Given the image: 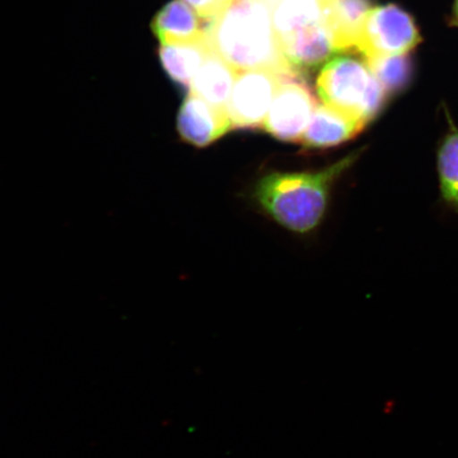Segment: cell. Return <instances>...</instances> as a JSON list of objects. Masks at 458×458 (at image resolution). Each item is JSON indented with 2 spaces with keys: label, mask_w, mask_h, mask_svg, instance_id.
Listing matches in <instances>:
<instances>
[{
  "label": "cell",
  "mask_w": 458,
  "mask_h": 458,
  "mask_svg": "<svg viewBox=\"0 0 458 458\" xmlns=\"http://www.w3.org/2000/svg\"><path fill=\"white\" fill-rule=\"evenodd\" d=\"M209 47L237 72L297 73L284 56L266 0H239L208 22Z\"/></svg>",
  "instance_id": "6da1fadb"
},
{
  "label": "cell",
  "mask_w": 458,
  "mask_h": 458,
  "mask_svg": "<svg viewBox=\"0 0 458 458\" xmlns=\"http://www.w3.org/2000/svg\"><path fill=\"white\" fill-rule=\"evenodd\" d=\"M358 158L353 153L319 172L268 174L256 188L262 208L285 228L307 233L318 225L332 185Z\"/></svg>",
  "instance_id": "7a4b0ae2"
},
{
  "label": "cell",
  "mask_w": 458,
  "mask_h": 458,
  "mask_svg": "<svg viewBox=\"0 0 458 458\" xmlns=\"http://www.w3.org/2000/svg\"><path fill=\"white\" fill-rule=\"evenodd\" d=\"M317 90L325 106L365 125L380 113L388 96L369 65L351 56L329 61L318 74Z\"/></svg>",
  "instance_id": "3957f363"
},
{
  "label": "cell",
  "mask_w": 458,
  "mask_h": 458,
  "mask_svg": "<svg viewBox=\"0 0 458 458\" xmlns=\"http://www.w3.org/2000/svg\"><path fill=\"white\" fill-rule=\"evenodd\" d=\"M421 37L416 22L396 4L372 8L360 29L357 53L365 60L376 57L408 55Z\"/></svg>",
  "instance_id": "277c9868"
},
{
  "label": "cell",
  "mask_w": 458,
  "mask_h": 458,
  "mask_svg": "<svg viewBox=\"0 0 458 458\" xmlns=\"http://www.w3.org/2000/svg\"><path fill=\"white\" fill-rule=\"evenodd\" d=\"M318 103L297 73L284 74L263 128L279 140L301 142Z\"/></svg>",
  "instance_id": "5b68a950"
},
{
  "label": "cell",
  "mask_w": 458,
  "mask_h": 458,
  "mask_svg": "<svg viewBox=\"0 0 458 458\" xmlns=\"http://www.w3.org/2000/svg\"><path fill=\"white\" fill-rule=\"evenodd\" d=\"M284 76L270 71L237 73L228 103V116L233 128L250 130L263 127Z\"/></svg>",
  "instance_id": "8992f818"
},
{
  "label": "cell",
  "mask_w": 458,
  "mask_h": 458,
  "mask_svg": "<svg viewBox=\"0 0 458 458\" xmlns=\"http://www.w3.org/2000/svg\"><path fill=\"white\" fill-rule=\"evenodd\" d=\"M232 128L228 113L217 110L191 93L177 114V131L181 139L198 148L209 146Z\"/></svg>",
  "instance_id": "52a82bcc"
},
{
  "label": "cell",
  "mask_w": 458,
  "mask_h": 458,
  "mask_svg": "<svg viewBox=\"0 0 458 458\" xmlns=\"http://www.w3.org/2000/svg\"><path fill=\"white\" fill-rule=\"evenodd\" d=\"M151 28L160 44H191L205 41L208 21L182 0H172L154 16Z\"/></svg>",
  "instance_id": "ba28073f"
},
{
  "label": "cell",
  "mask_w": 458,
  "mask_h": 458,
  "mask_svg": "<svg viewBox=\"0 0 458 458\" xmlns=\"http://www.w3.org/2000/svg\"><path fill=\"white\" fill-rule=\"evenodd\" d=\"M279 44L286 60L296 72L318 67L336 54L325 20L301 29Z\"/></svg>",
  "instance_id": "9c48e42d"
},
{
  "label": "cell",
  "mask_w": 458,
  "mask_h": 458,
  "mask_svg": "<svg viewBox=\"0 0 458 458\" xmlns=\"http://www.w3.org/2000/svg\"><path fill=\"white\" fill-rule=\"evenodd\" d=\"M372 8V0H335L324 8V20L336 53L357 51L360 29Z\"/></svg>",
  "instance_id": "30bf717a"
},
{
  "label": "cell",
  "mask_w": 458,
  "mask_h": 458,
  "mask_svg": "<svg viewBox=\"0 0 458 458\" xmlns=\"http://www.w3.org/2000/svg\"><path fill=\"white\" fill-rule=\"evenodd\" d=\"M366 127L358 120L327 106H318L301 143L310 148H326L352 140Z\"/></svg>",
  "instance_id": "8fae6325"
},
{
  "label": "cell",
  "mask_w": 458,
  "mask_h": 458,
  "mask_svg": "<svg viewBox=\"0 0 458 458\" xmlns=\"http://www.w3.org/2000/svg\"><path fill=\"white\" fill-rule=\"evenodd\" d=\"M237 73L211 49L193 77L189 93L198 96L217 110L228 113V103Z\"/></svg>",
  "instance_id": "7c38bea8"
},
{
  "label": "cell",
  "mask_w": 458,
  "mask_h": 458,
  "mask_svg": "<svg viewBox=\"0 0 458 458\" xmlns=\"http://www.w3.org/2000/svg\"><path fill=\"white\" fill-rule=\"evenodd\" d=\"M210 50L205 39L191 44H160L157 54L164 72L172 81L189 89Z\"/></svg>",
  "instance_id": "4fadbf2b"
},
{
  "label": "cell",
  "mask_w": 458,
  "mask_h": 458,
  "mask_svg": "<svg viewBox=\"0 0 458 458\" xmlns=\"http://www.w3.org/2000/svg\"><path fill=\"white\" fill-rule=\"evenodd\" d=\"M440 191L446 202L458 206V130L445 135L437 154Z\"/></svg>",
  "instance_id": "5bb4252c"
},
{
  "label": "cell",
  "mask_w": 458,
  "mask_h": 458,
  "mask_svg": "<svg viewBox=\"0 0 458 458\" xmlns=\"http://www.w3.org/2000/svg\"><path fill=\"white\" fill-rule=\"evenodd\" d=\"M366 64L387 95L396 94L404 89L411 76V63L408 55L376 57L366 60Z\"/></svg>",
  "instance_id": "9a60e30c"
},
{
  "label": "cell",
  "mask_w": 458,
  "mask_h": 458,
  "mask_svg": "<svg viewBox=\"0 0 458 458\" xmlns=\"http://www.w3.org/2000/svg\"><path fill=\"white\" fill-rule=\"evenodd\" d=\"M205 21H211L233 4V0H182Z\"/></svg>",
  "instance_id": "2e32d148"
},
{
  "label": "cell",
  "mask_w": 458,
  "mask_h": 458,
  "mask_svg": "<svg viewBox=\"0 0 458 458\" xmlns=\"http://www.w3.org/2000/svg\"><path fill=\"white\" fill-rule=\"evenodd\" d=\"M454 21L458 26V0H455L454 10Z\"/></svg>",
  "instance_id": "e0dca14e"
},
{
  "label": "cell",
  "mask_w": 458,
  "mask_h": 458,
  "mask_svg": "<svg viewBox=\"0 0 458 458\" xmlns=\"http://www.w3.org/2000/svg\"><path fill=\"white\" fill-rule=\"evenodd\" d=\"M318 2L322 4L323 8L328 7L329 4L335 2V0H318Z\"/></svg>",
  "instance_id": "ac0fdd59"
},
{
  "label": "cell",
  "mask_w": 458,
  "mask_h": 458,
  "mask_svg": "<svg viewBox=\"0 0 458 458\" xmlns=\"http://www.w3.org/2000/svg\"><path fill=\"white\" fill-rule=\"evenodd\" d=\"M233 2H239V0H233Z\"/></svg>",
  "instance_id": "d6986e66"
}]
</instances>
